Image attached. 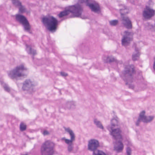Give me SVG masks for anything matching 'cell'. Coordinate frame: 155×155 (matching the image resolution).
<instances>
[{
	"label": "cell",
	"instance_id": "22",
	"mask_svg": "<svg viewBox=\"0 0 155 155\" xmlns=\"http://www.w3.org/2000/svg\"><path fill=\"white\" fill-rule=\"evenodd\" d=\"M70 12L66 8V10L61 12V13L59 14V17L61 18L63 17L69 15V14H70Z\"/></svg>",
	"mask_w": 155,
	"mask_h": 155
},
{
	"label": "cell",
	"instance_id": "12",
	"mask_svg": "<svg viewBox=\"0 0 155 155\" xmlns=\"http://www.w3.org/2000/svg\"><path fill=\"white\" fill-rule=\"evenodd\" d=\"M100 146V143L97 140L92 139L89 141L88 143V149L91 151H94L97 149Z\"/></svg>",
	"mask_w": 155,
	"mask_h": 155
},
{
	"label": "cell",
	"instance_id": "3",
	"mask_svg": "<svg viewBox=\"0 0 155 155\" xmlns=\"http://www.w3.org/2000/svg\"><path fill=\"white\" fill-rule=\"evenodd\" d=\"M55 144L53 141L48 140L43 143L41 146V151L42 155H51L54 154Z\"/></svg>",
	"mask_w": 155,
	"mask_h": 155
},
{
	"label": "cell",
	"instance_id": "14",
	"mask_svg": "<svg viewBox=\"0 0 155 155\" xmlns=\"http://www.w3.org/2000/svg\"><path fill=\"white\" fill-rule=\"evenodd\" d=\"M155 15V11L149 7H146L143 12V16L145 19L151 18Z\"/></svg>",
	"mask_w": 155,
	"mask_h": 155
},
{
	"label": "cell",
	"instance_id": "1",
	"mask_svg": "<svg viewBox=\"0 0 155 155\" xmlns=\"http://www.w3.org/2000/svg\"><path fill=\"white\" fill-rule=\"evenodd\" d=\"M28 73V68L24 65L22 64L9 71L8 76L12 79L21 80L27 77Z\"/></svg>",
	"mask_w": 155,
	"mask_h": 155
},
{
	"label": "cell",
	"instance_id": "5",
	"mask_svg": "<svg viewBox=\"0 0 155 155\" xmlns=\"http://www.w3.org/2000/svg\"><path fill=\"white\" fill-rule=\"evenodd\" d=\"M146 112L145 111H142L140 113L138 119L136 121V125L138 126L140 125L141 122L148 123L152 122L154 119V116H146Z\"/></svg>",
	"mask_w": 155,
	"mask_h": 155
},
{
	"label": "cell",
	"instance_id": "11",
	"mask_svg": "<svg viewBox=\"0 0 155 155\" xmlns=\"http://www.w3.org/2000/svg\"><path fill=\"white\" fill-rule=\"evenodd\" d=\"M84 2L86 3V5L88 6L91 11L96 13L100 12V7L99 4L94 0H85Z\"/></svg>",
	"mask_w": 155,
	"mask_h": 155
},
{
	"label": "cell",
	"instance_id": "19",
	"mask_svg": "<svg viewBox=\"0 0 155 155\" xmlns=\"http://www.w3.org/2000/svg\"><path fill=\"white\" fill-rule=\"evenodd\" d=\"M104 62L106 63H111L115 62L116 61V59L112 56H108L106 57H104Z\"/></svg>",
	"mask_w": 155,
	"mask_h": 155
},
{
	"label": "cell",
	"instance_id": "20",
	"mask_svg": "<svg viewBox=\"0 0 155 155\" xmlns=\"http://www.w3.org/2000/svg\"><path fill=\"white\" fill-rule=\"evenodd\" d=\"M27 51L29 54L32 55L33 56H34L36 54V51L30 46H27Z\"/></svg>",
	"mask_w": 155,
	"mask_h": 155
},
{
	"label": "cell",
	"instance_id": "28",
	"mask_svg": "<svg viewBox=\"0 0 155 155\" xmlns=\"http://www.w3.org/2000/svg\"><path fill=\"white\" fill-rule=\"evenodd\" d=\"M132 149L130 147H128L127 149V155H130L132 154Z\"/></svg>",
	"mask_w": 155,
	"mask_h": 155
},
{
	"label": "cell",
	"instance_id": "24",
	"mask_svg": "<svg viewBox=\"0 0 155 155\" xmlns=\"http://www.w3.org/2000/svg\"><path fill=\"white\" fill-rule=\"evenodd\" d=\"M27 126L26 124L25 123L23 122H22L21 123V124H20V131H22V132H23V131H26V129H27Z\"/></svg>",
	"mask_w": 155,
	"mask_h": 155
},
{
	"label": "cell",
	"instance_id": "7",
	"mask_svg": "<svg viewBox=\"0 0 155 155\" xmlns=\"http://www.w3.org/2000/svg\"><path fill=\"white\" fill-rule=\"evenodd\" d=\"M110 133H111V135L113 136L115 140L122 141V131L119 126L111 127Z\"/></svg>",
	"mask_w": 155,
	"mask_h": 155
},
{
	"label": "cell",
	"instance_id": "18",
	"mask_svg": "<svg viewBox=\"0 0 155 155\" xmlns=\"http://www.w3.org/2000/svg\"><path fill=\"white\" fill-rule=\"evenodd\" d=\"M65 131L67 132L70 135V137H71V140L72 141H74L75 140V135L74 133L73 132L71 128L69 127H65Z\"/></svg>",
	"mask_w": 155,
	"mask_h": 155
},
{
	"label": "cell",
	"instance_id": "21",
	"mask_svg": "<svg viewBox=\"0 0 155 155\" xmlns=\"http://www.w3.org/2000/svg\"><path fill=\"white\" fill-rule=\"evenodd\" d=\"M94 123L96 126L97 127L101 129H104V127H103L102 124L101 123L100 121H99V120H97V119H95L94 120Z\"/></svg>",
	"mask_w": 155,
	"mask_h": 155
},
{
	"label": "cell",
	"instance_id": "26",
	"mask_svg": "<svg viewBox=\"0 0 155 155\" xmlns=\"http://www.w3.org/2000/svg\"><path fill=\"white\" fill-rule=\"evenodd\" d=\"M110 23L112 26H115L118 23V21L117 20H112L110 22Z\"/></svg>",
	"mask_w": 155,
	"mask_h": 155
},
{
	"label": "cell",
	"instance_id": "15",
	"mask_svg": "<svg viewBox=\"0 0 155 155\" xmlns=\"http://www.w3.org/2000/svg\"><path fill=\"white\" fill-rule=\"evenodd\" d=\"M122 22L124 26H125L127 28L131 29L133 28L132 22L129 18L127 17H123L122 18Z\"/></svg>",
	"mask_w": 155,
	"mask_h": 155
},
{
	"label": "cell",
	"instance_id": "4",
	"mask_svg": "<svg viewBox=\"0 0 155 155\" xmlns=\"http://www.w3.org/2000/svg\"><path fill=\"white\" fill-rule=\"evenodd\" d=\"M135 72V67L133 65H128L126 66L123 71L122 75L126 82H130L133 81V76Z\"/></svg>",
	"mask_w": 155,
	"mask_h": 155
},
{
	"label": "cell",
	"instance_id": "27",
	"mask_svg": "<svg viewBox=\"0 0 155 155\" xmlns=\"http://www.w3.org/2000/svg\"><path fill=\"white\" fill-rule=\"evenodd\" d=\"M2 85H3V87L4 88V89H5V90L7 91H8V92L10 91V88H9V86H8V85H7V84H6L5 83H3V84H2Z\"/></svg>",
	"mask_w": 155,
	"mask_h": 155
},
{
	"label": "cell",
	"instance_id": "17",
	"mask_svg": "<svg viewBox=\"0 0 155 155\" xmlns=\"http://www.w3.org/2000/svg\"><path fill=\"white\" fill-rule=\"evenodd\" d=\"M62 140H63L65 141L66 143L68 145V150L69 152H71L72 151L73 148V142L71 139H67L65 138H62Z\"/></svg>",
	"mask_w": 155,
	"mask_h": 155
},
{
	"label": "cell",
	"instance_id": "9",
	"mask_svg": "<svg viewBox=\"0 0 155 155\" xmlns=\"http://www.w3.org/2000/svg\"><path fill=\"white\" fill-rule=\"evenodd\" d=\"M67 9L70 12V13H72L76 17L80 16L83 12L82 7L79 4L70 6L69 7H67Z\"/></svg>",
	"mask_w": 155,
	"mask_h": 155
},
{
	"label": "cell",
	"instance_id": "6",
	"mask_svg": "<svg viewBox=\"0 0 155 155\" xmlns=\"http://www.w3.org/2000/svg\"><path fill=\"white\" fill-rule=\"evenodd\" d=\"M35 85L33 80L30 79H27L23 83L22 89L26 92L33 93L35 90Z\"/></svg>",
	"mask_w": 155,
	"mask_h": 155
},
{
	"label": "cell",
	"instance_id": "25",
	"mask_svg": "<svg viewBox=\"0 0 155 155\" xmlns=\"http://www.w3.org/2000/svg\"><path fill=\"white\" fill-rule=\"evenodd\" d=\"M93 155H106V153H105L104 151H102L98 150H96L93 152Z\"/></svg>",
	"mask_w": 155,
	"mask_h": 155
},
{
	"label": "cell",
	"instance_id": "31",
	"mask_svg": "<svg viewBox=\"0 0 155 155\" xmlns=\"http://www.w3.org/2000/svg\"><path fill=\"white\" fill-rule=\"evenodd\" d=\"M153 69L155 70V62L153 63Z\"/></svg>",
	"mask_w": 155,
	"mask_h": 155
},
{
	"label": "cell",
	"instance_id": "23",
	"mask_svg": "<svg viewBox=\"0 0 155 155\" xmlns=\"http://www.w3.org/2000/svg\"><path fill=\"white\" fill-rule=\"evenodd\" d=\"M140 54L139 52H136L134 53L133 55V57H132L133 61H136L138 60L140 57Z\"/></svg>",
	"mask_w": 155,
	"mask_h": 155
},
{
	"label": "cell",
	"instance_id": "30",
	"mask_svg": "<svg viewBox=\"0 0 155 155\" xmlns=\"http://www.w3.org/2000/svg\"><path fill=\"white\" fill-rule=\"evenodd\" d=\"M43 134L44 135H48L49 134V132L47 130H44L43 132Z\"/></svg>",
	"mask_w": 155,
	"mask_h": 155
},
{
	"label": "cell",
	"instance_id": "13",
	"mask_svg": "<svg viewBox=\"0 0 155 155\" xmlns=\"http://www.w3.org/2000/svg\"><path fill=\"white\" fill-rule=\"evenodd\" d=\"M123 143L122 141L115 140L114 142V150L117 153H120L123 151L124 149Z\"/></svg>",
	"mask_w": 155,
	"mask_h": 155
},
{
	"label": "cell",
	"instance_id": "29",
	"mask_svg": "<svg viewBox=\"0 0 155 155\" xmlns=\"http://www.w3.org/2000/svg\"><path fill=\"white\" fill-rule=\"evenodd\" d=\"M61 76L62 77H67L68 74L67 73L65 72H62L60 73Z\"/></svg>",
	"mask_w": 155,
	"mask_h": 155
},
{
	"label": "cell",
	"instance_id": "2",
	"mask_svg": "<svg viewBox=\"0 0 155 155\" xmlns=\"http://www.w3.org/2000/svg\"><path fill=\"white\" fill-rule=\"evenodd\" d=\"M42 22L46 28L50 32H55L58 26V21L55 17L51 16H45L42 18Z\"/></svg>",
	"mask_w": 155,
	"mask_h": 155
},
{
	"label": "cell",
	"instance_id": "8",
	"mask_svg": "<svg viewBox=\"0 0 155 155\" xmlns=\"http://www.w3.org/2000/svg\"><path fill=\"white\" fill-rule=\"evenodd\" d=\"M16 19L18 22L20 23L23 26L25 30H27V31L30 30V25L29 23V22L26 17L19 14V15H17L16 16Z\"/></svg>",
	"mask_w": 155,
	"mask_h": 155
},
{
	"label": "cell",
	"instance_id": "10",
	"mask_svg": "<svg viewBox=\"0 0 155 155\" xmlns=\"http://www.w3.org/2000/svg\"><path fill=\"white\" fill-rule=\"evenodd\" d=\"M133 34L129 32H125L122 40V44L123 46H127L129 45L133 40Z\"/></svg>",
	"mask_w": 155,
	"mask_h": 155
},
{
	"label": "cell",
	"instance_id": "16",
	"mask_svg": "<svg viewBox=\"0 0 155 155\" xmlns=\"http://www.w3.org/2000/svg\"><path fill=\"white\" fill-rule=\"evenodd\" d=\"M12 3L16 6V7L18 8L19 11L21 12H26V9L22 5V3L19 1V0H12Z\"/></svg>",
	"mask_w": 155,
	"mask_h": 155
}]
</instances>
